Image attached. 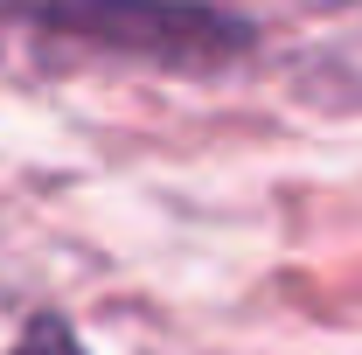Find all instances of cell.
Returning <instances> with one entry per match:
<instances>
[{"label":"cell","instance_id":"1","mask_svg":"<svg viewBox=\"0 0 362 355\" xmlns=\"http://www.w3.org/2000/svg\"><path fill=\"white\" fill-rule=\"evenodd\" d=\"M21 14H35L49 35L153 56L168 70H209L251 42L244 21L209 14V7H181V0H21Z\"/></svg>","mask_w":362,"mask_h":355},{"label":"cell","instance_id":"2","mask_svg":"<svg viewBox=\"0 0 362 355\" xmlns=\"http://www.w3.org/2000/svg\"><path fill=\"white\" fill-rule=\"evenodd\" d=\"M7 355H84V349H77V334H70L63 320H35V327H28Z\"/></svg>","mask_w":362,"mask_h":355}]
</instances>
